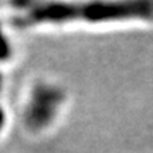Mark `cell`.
<instances>
[{
    "label": "cell",
    "instance_id": "1",
    "mask_svg": "<svg viewBox=\"0 0 153 153\" xmlns=\"http://www.w3.org/2000/svg\"><path fill=\"white\" fill-rule=\"evenodd\" d=\"M68 104V91L57 79L38 76L30 82L20 102L19 120L30 137H43L54 131Z\"/></svg>",
    "mask_w": 153,
    "mask_h": 153
},
{
    "label": "cell",
    "instance_id": "2",
    "mask_svg": "<svg viewBox=\"0 0 153 153\" xmlns=\"http://www.w3.org/2000/svg\"><path fill=\"white\" fill-rule=\"evenodd\" d=\"M152 17L153 3L150 1H65L64 9L65 28L81 23L98 26Z\"/></svg>",
    "mask_w": 153,
    "mask_h": 153
},
{
    "label": "cell",
    "instance_id": "3",
    "mask_svg": "<svg viewBox=\"0 0 153 153\" xmlns=\"http://www.w3.org/2000/svg\"><path fill=\"white\" fill-rule=\"evenodd\" d=\"M16 60V45L7 17L0 14V71L10 67Z\"/></svg>",
    "mask_w": 153,
    "mask_h": 153
},
{
    "label": "cell",
    "instance_id": "4",
    "mask_svg": "<svg viewBox=\"0 0 153 153\" xmlns=\"http://www.w3.org/2000/svg\"><path fill=\"white\" fill-rule=\"evenodd\" d=\"M9 123H10V114H9L7 108L0 101V137L3 136L4 132L7 131Z\"/></svg>",
    "mask_w": 153,
    "mask_h": 153
}]
</instances>
